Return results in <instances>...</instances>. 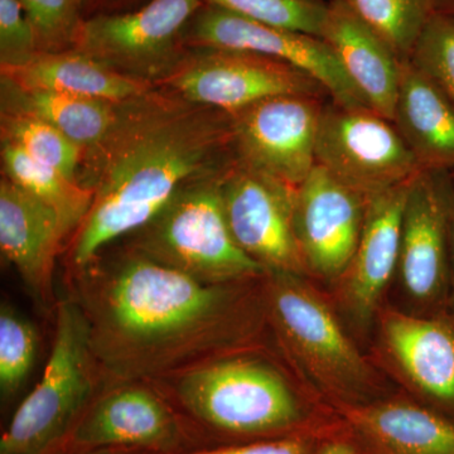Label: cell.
Here are the masks:
<instances>
[{
  "mask_svg": "<svg viewBox=\"0 0 454 454\" xmlns=\"http://www.w3.org/2000/svg\"><path fill=\"white\" fill-rule=\"evenodd\" d=\"M83 270L77 303L97 367L114 381L200 365L252 324L245 283L201 282L138 252Z\"/></svg>",
  "mask_w": 454,
  "mask_h": 454,
  "instance_id": "obj_1",
  "label": "cell"
},
{
  "mask_svg": "<svg viewBox=\"0 0 454 454\" xmlns=\"http://www.w3.org/2000/svg\"><path fill=\"white\" fill-rule=\"evenodd\" d=\"M234 160L230 114L149 94L125 103L110 136L83 155L82 186L94 200L74 241V267H89L106 245L153 220L182 188Z\"/></svg>",
  "mask_w": 454,
  "mask_h": 454,
  "instance_id": "obj_2",
  "label": "cell"
},
{
  "mask_svg": "<svg viewBox=\"0 0 454 454\" xmlns=\"http://www.w3.org/2000/svg\"><path fill=\"white\" fill-rule=\"evenodd\" d=\"M173 395L200 448L340 437V420L331 409L309 404L282 373L255 358L221 357L191 367L179 376Z\"/></svg>",
  "mask_w": 454,
  "mask_h": 454,
  "instance_id": "obj_3",
  "label": "cell"
},
{
  "mask_svg": "<svg viewBox=\"0 0 454 454\" xmlns=\"http://www.w3.org/2000/svg\"><path fill=\"white\" fill-rule=\"evenodd\" d=\"M264 297L278 340L331 411L380 397L372 366L307 277L268 273Z\"/></svg>",
  "mask_w": 454,
  "mask_h": 454,
  "instance_id": "obj_4",
  "label": "cell"
},
{
  "mask_svg": "<svg viewBox=\"0 0 454 454\" xmlns=\"http://www.w3.org/2000/svg\"><path fill=\"white\" fill-rule=\"evenodd\" d=\"M227 168L182 188L138 230L136 252L205 283H247L267 276L240 249L227 223L221 191Z\"/></svg>",
  "mask_w": 454,
  "mask_h": 454,
  "instance_id": "obj_5",
  "label": "cell"
},
{
  "mask_svg": "<svg viewBox=\"0 0 454 454\" xmlns=\"http://www.w3.org/2000/svg\"><path fill=\"white\" fill-rule=\"evenodd\" d=\"M97 363L90 327L76 301L57 303L56 330L46 369L0 439V454H47L94 402Z\"/></svg>",
  "mask_w": 454,
  "mask_h": 454,
  "instance_id": "obj_6",
  "label": "cell"
},
{
  "mask_svg": "<svg viewBox=\"0 0 454 454\" xmlns=\"http://www.w3.org/2000/svg\"><path fill=\"white\" fill-rule=\"evenodd\" d=\"M203 0H146L138 7L86 17L74 50L149 82L169 77L188 52L184 29Z\"/></svg>",
  "mask_w": 454,
  "mask_h": 454,
  "instance_id": "obj_7",
  "label": "cell"
},
{
  "mask_svg": "<svg viewBox=\"0 0 454 454\" xmlns=\"http://www.w3.org/2000/svg\"><path fill=\"white\" fill-rule=\"evenodd\" d=\"M316 164L367 202L423 170L393 121L333 100L319 119Z\"/></svg>",
  "mask_w": 454,
  "mask_h": 454,
  "instance_id": "obj_8",
  "label": "cell"
},
{
  "mask_svg": "<svg viewBox=\"0 0 454 454\" xmlns=\"http://www.w3.org/2000/svg\"><path fill=\"white\" fill-rule=\"evenodd\" d=\"M178 67L167 79L179 97L226 114L283 95L331 98L309 74L256 53L188 49Z\"/></svg>",
  "mask_w": 454,
  "mask_h": 454,
  "instance_id": "obj_9",
  "label": "cell"
},
{
  "mask_svg": "<svg viewBox=\"0 0 454 454\" xmlns=\"http://www.w3.org/2000/svg\"><path fill=\"white\" fill-rule=\"evenodd\" d=\"M184 41L188 49L241 51L282 61L321 83L333 103L348 109L372 110L331 47L315 35L203 4L184 29Z\"/></svg>",
  "mask_w": 454,
  "mask_h": 454,
  "instance_id": "obj_10",
  "label": "cell"
},
{
  "mask_svg": "<svg viewBox=\"0 0 454 454\" xmlns=\"http://www.w3.org/2000/svg\"><path fill=\"white\" fill-rule=\"evenodd\" d=\"M452 199L446 170H420L409 184L396 274L420 315H447Z\"/></svg>",
  "mask_w": 454,
  "mask_h": 454,
  "instance_id": "obj_11",
  "label": "cell"
},
{
  "mask_svg": "<svg viewBox=\"0 0 454 454\" xmlns=\"http://www.w3.org/2000/svg\"><path fill=\"white\" fill-rule=\"evenodd\" d=\"M119 448L172 453L199 448L175 406L143 387H116L90 404L70 432L47 454Z\"/></svg>",
  "mask_w": 454,
  "mask_h": 454,
  "instance_id": "obj_12",
  "label": "cell"
},
{
  "mask_svg": "<svg viewBox=\"0 0 454 454\" xmlns=\"http://www.w3.org/2000/svg\"><path fill=\"white\" fill-rule=\"evenodd\" d=\"M324 100L283 95L230 114L235 160L288 186H300L316 166Z\"/></svg>",
  "mask_w": 454,
  "mask_h": 454,
  "instance_id": "obj_13",
  "label": "cell"
},
{
  "mask_svg": "<svg viewBox=\"0 0 454 454\" xmlns=\"http://www.w3.org/2000/svg\"><path fill=\"white\" fill-rule=\"evenodd\" d=\"M294 190L236 160L221 184L227 223L240 249L267 273L309 277L295 235Z\"/></svg>",
  "mask_w": 454,
  "mask_h": 454,
  "instance_id": "obj_14",
  "label": "cell"
},
{
  "mask_svg": "<svg viewBox=\"0 0 454 454\" xmlns=\"http://www.w3.org/2000/svg\"><path fill=\"white\" fill-rule=\"evenodd\" d=\"M379 346L413 399L454 420V322L448 315L379 312Z\"/></svg>",
  "mask_w": 454,
  "mask_h": 454,
  "instance_id": "obj_15",
  "label": "cell"
},
{
  "mask_svg": "<svg viewBox=\"0 0 454 454\" xmlns=\"http://www.w3.org/2000/svg\"><path fill=\"white\" fill-rule=\"evenodd\" d=\"M367 201L321 166L294 190V229L309 276L336 282L356 250Z\"/></svg>",
  "mask_w": 454,
  "mask_h": 454,
  "instance_id": "obj_16",
  "label": "cell"
},
{
  "mask_svg": "<svg viewBox=\"0 0 454 454\" xmlns=\"http://www.w3.org/2000/svg\"><path fill=\"white\" fill-rule=\"evenodd\" d=\"M411 181L367 202L356 250L334 282L340 309L357 330H366L378 318L385 291L397 273L403 211Z\"/></svg>",
  "mask_w": 454,
  "mask_h": 454,
  "instance_id": "obj_17",
  "label": "cell"
},
{
  "mask_svg": "<svg viewBox=\"0 0 454 454\" xmlns=\"http://www.w3.org/2000/svg\"><path fill=\"white\" fill-rule=\"evenodd\" d=\"M356 454H454V420L405 397L333 409Z\"/></svg>",
  "mask_w": 454,
  "mask_h": 454,
  "instance_id": "obj_18",
  "label": "cell"
},
{
  "mask_svg": "<svg viewBox=\"0 0 454 454\" xmlns=\"http://www.w3.org/2000/svg\"><path fill=\"white\" fill-rule=\"evenodd\" d=\"M70 230L52 208L8 178L0 182V249L33 298L53 304V271Z\"/></svg>",
  "mask_w": 454,
  "mask_h": 454,
  "instance_id": "obj_19",
  "label": "cell"
},
{
  "mask_svg": "<svg viewBox=\"0 0 454 454\" xmlns=\"http://www.w3.org/2000/svg\"><path fill=\"white\" fill-rule=\"evenodd\" d=\"M322 40L339 59L348 79L379 115L393 121L400 61L390 47L352 11L346 0L328 4Z\"/></svg>",
  "mask_w": 454,
  "mask_h": 454,
  "instance_id": "obj_20",
  "label": "cell"
},
{
  "mask_svg": "<svg viewBox=\"0 0 454 454\" xmlns=\"http://www.w3.org/2000/svg\"><path fill=\"white\" fill-rule=\"evenodd\" d=\"M393 124L420 168L454 169V103L411 61L400 62Z\"/></svg>",
  "mask_w": 454,
  "mask_h": 454,
  "instance_id": "obj_21",
  "label": "cell"
},
{
  "mask_svg": "<svg viewBox=\"0 0 454 454\" xmlns=\"http://www.w3.org/2000/svg\"><path fill=\"white\" fill-rule=\"evenodd\" d=\"M3 80L35 91L65 92L79 97L128 103L149 94V82L107 67L74 49L43 52L20 67L2 68Z\"/></svg>",
  "mask_w": 454,
  "mask_h": 454,
  "instance_id": "obj_22",
  "label": "cell"
},
{
  "mask_svg": "<svg viewBox=\"0 0 454 454\" xmlns=\"http://www.w3.org/2000/svg\"><path fill=\"white\" fill-rule=\"evenodd\" d=\"M3 100L4 109L49 121L85 152L97 148L110 136L125 106L65 92L20 89L7 80H3Z\"/></svg>",
  "mask_w": 454,
  "mask_h": 454,
  "instance_id": "obj_23",
  "label": "cell"
},
{
  "mask_svg": "<svg viewBox=\"0 0 454 454\" xmlns=\"http://www.w3.org/2000/svg\"><path fill=\"white\" fill-rule=\"evenodd\" d=\"M2 160L5 178L52 208L70 232L82 225L94 200L90 188L33 160L22 148L4 139Z\"/></svg>",
  "mask_w": 454,
  "mask_h": 454,
  "instance_id": "obj_24",
  "label": "cell"
},
{
  "mask_svg": "<svg viewBox=\"0 0 454 454\" xmlns=\"http://www.w3.org/2000/svg\"><path fill=\"white\" fill-rule=\"evenodd\" d=\"M400 62L411 61L415 46L438 12L439 0H346Z\"/></svg>",
  "mask_w": 454,
  "mask_h": 454,
  "instance_id": "obj_25",
  "label": "cell"
},
{
  "mask_svg": "<svg viewBox=\"0 0 454 454\" xmlns=\"http://www.w3.org/2000/svg\"><path fill=\"white\" fill-rule=\"evenodd\" d=\"M2 129L3 139L22 148L33 160L79 182L85 151L49 121L3 107Z\"/></svg>",
  "mask_w": 454,
  "mask_h": 454,
  "instance_id": "obj_26",
  "label": "cell"
},
{
  "mask_svg": "<svg viewBox=\"0 0 454 454\" xmlns=\"http://www.w3.org/2000/svg\"><path fill=\"white\" fill-rule=\"evenodd\" d=\"M203 3L255 22L318 38L322 37L330 4L325 0H203Z\"/></svg>",
  "mask_w": 454,
  "mask_h": 454,
  "instance_id": "obj_27",
  "label": "cell"
},
{
  "mask_svg": "<svg viewBox=\"0 0 454 454\" xmlns=\"http://www.w3.org/2000/svg\"><path fill=\"white\" fill-rule=\"evenodd\" d=\"M38 334L31 322L3 304L0 310V389L16 395L37 357Z\"/></svg>",
  "mask_w": 454,
  "mask_h": 454,
  "instance_id": "obj_28",
  "label": "cell"
},
{
  "mask_svg": "<svg viewBox=\"0 0 454 454\" xmlns=\"http://www.w3.org/2000/svg\"><path fill=\"white\" fill-rule=\"evenodd\" d=\"M37 33L42 52L73 49L85 20L83 0H20Z\"/></svg>",
  "mask_w": 454,
  "mask_h": 454,
  "instance_id": "obj_29",
  "label": "cell"
},
{
  "mask_svg": "<svg viewBox=\"0 0 454 454\" xmlns=\"http://www.w3.org/2000/svg\"><path fill=\"white\" fill-rule=\"evenodd\" d=\"M454 103V14L438 11L427 25L411 59Z\"/></svg>",
  "mask_w": 454,
  "mask_h": 454,
  "instance_id": "obj_30",
  "label": "cell"
},
{
  "mask_svg": "<svg viewBox=\"0 0 454 454\" xmlns=\"http://www.w3.org/2000/svg\"><path fill=\"white\" fill-rule=\"evenodd\" d=\"M37 33L20 0H0L2 68L20 67L41 55Z\"/></svg>",
  "mask_w": 454,
  "mask_h": 454,
  "instance_id": "obj_31",
  "label": "cell"
},
{
  "mask_svg": "<svg viewBox=\"0 0 454 454\" xmlns=\"http://www.w3.org/2000/svg\"><path fill=\"white\" fill-rule=\"evenodd\" d=\"M325 441L328 439L316 435H300L253 443L195 448L182 452L137 454H317Z\"/></svg>",
  "mask_w": 454,
  "mask_h": 454,
  "instance_id": "obj_32",
  "label": "cell"
},
{
  "mask_svg": "<svg viewBox=\"0 0 454 454\" xmlns=\"http://www.w3.org/2000/svg\"><path fill=\"white\" fill-rule=\"evenodd\" d=\"M146 0H83L85 5V18L92 14L104 13V12L124 11L138 7Z\"/></svg>",
  "mask_w": 454,
  "mask_h": 454,
  "instance_id": "obj_33",
  "label": "cell"
},
{
  "mask_svg": "<svg viewBox=\"0 0 454 454\" xmlns=\"http://www.w3.org/2000/svg\"><path fill=\"white\" fill-rule=\"evenodd\" d=\"M447 315L454 322V177L452 214H450V292H448Z\"/></svg>",
  "mask_w": 454,
  "mask_h": 454,
  "instance_id": "obj_34",
  "label": "cell"
},
{
  "mask_svg": "<svg viewBox=\"0 0 454 454\" xmlns=\"http://www.w3.org/2000/svg\"><path fill=\"white\" fill-rule=\"evenodd\" d=\"M317 454H356L355 453L354 447L351 446L348 441L345 438L337 437L328 439L325 441L322 447L319 448Z\"/></svg>",
  "mask_w": 454,
  "mask_h": 454,
  "instance_id": "obj_35",
  "label": "cell"
},
{
  "mask_svg": "<svg viewBox=\"0 0 454 454\" xmlns=\"http://www.w3.org/2000/svg\"><path fill=\"white\" fill-rule=\"evenodd\" d=\"M136 450H119V448H107V450H91V452L77 453V454H137Z\"/></svg>",
  "mask_w": 454,
  "mask_h": 454,
  "instance_id": "obj_36",
  "label": "cell"
},
{
  "mask_svg": "<svg viewBox=\"0 0 454 454\" xmlns=\"http://www.w3.org/2000/svg\"><path fill=\"white\" fill-rule=\"evenodd\" d=\"M438 11L454 14V0H439Z\"/></svg>",
  "mask_w": 454,
  "mask_h": 454,
  "instance_id": "obj_37",
  "label": "cell"
},
{
  "mask_svg": "<svg viewBox=\"0 0 454 454\" xmlns=\"http://www.w3.org/2000/svg\"><path fill=\"white\" fill-rule=\"evenodd\" d=\"M325 2L330 3V2H333V0H325Z\"/></svg>",
  "mask_w": 454,
  "mask_h": 454,
  "instance_id": "obj_38",
  "label": "cell"
}]
</instances>
